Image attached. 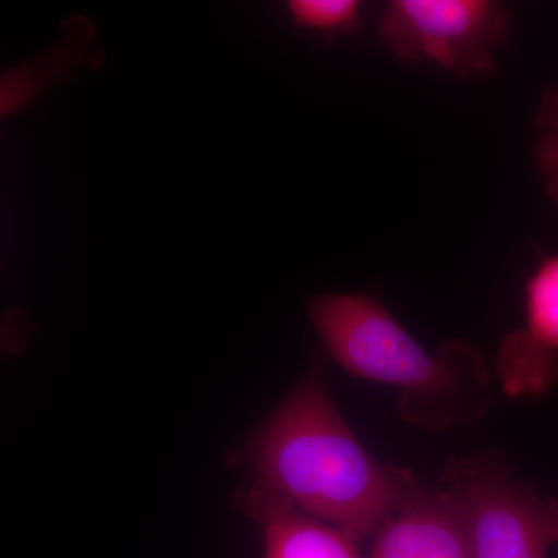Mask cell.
<instances>
[{
	"label": "cell",
	"mask_w": 558,
	"mask_h": 558,
	"mask_svg": "<svg viewBox=\"0 0 558 558\" xmlns=\"http://www.w3.org/2000/svg\"><path fill=\"white\" fill-rule=\"evenodd\" d=\"M252 454L259 486L355 542L379 531L422 487L362 446L317 377L275 410Z\"/></svg>",
	"instance_id": "6da1fadb"
},
{
	"label": "cell",
	"mask_w": 558,
	"mask_h": 558,
	"mask_svg": "<svg viewBox=\"0 0 558 558\" xmlns=\"http://www.w3.org/2000/svg\"><path fill=\"white\" fill-rule=\"evenodd\" d=\"M307 310L341 368L399 389V413L410 424L442 432L486 413L490 376L472 343L453 340L429 352L379 300L363 293L317 295Z\"/></svg>",
	"instance_id": "7a4b0ae2"
},
{
	"label": "cell",
	"mask_w": 558,
	"mask_h": 558,
	"mask_svg": "<svg viewBox=\"0 0 558 558\" xmlns=\"http://www.w3.org/2000/svg\"><path fill=\"white\" fill-rule=\"evenodd\" d=\"M444 483L468 523L473 558H548L558 543V501L513 478L499 454L451 459Z\"/></svg>",
	"instance_id": "3957f363"
},
{
	"label": "cell",
	"mask_w": 558,
	"mask_h": 558,
	"mask_svg": "<svg viewBox=\"0 0 558 558\" xmlns=\"http://www.w3.org/2000/svg\"><path fill=\"white\" fill-rule=\"evenodd\" d=\"M512 14L492 0H392L381 16V43L399 60L429 62L461 78H488L508 40Z\"/></svg>",
	"instance_id": "277c9868"
},
{
	"label": "cell",
	"mask_w": 558,
	"mask_h": 558,
	"mask_svg": "<svg viewBox=\"0 0 558 558\" xmlns=\"http://www.w3.org/2000/svg\"><path fill=\"white\" fill-rule=\"evenodd\" d=\"M524 315L526 326L499 347L498 377L510 398L545 395L558 380V252L527 278Z\"/></svg>",
	"instance_id": "5b68a950"
},
{
	"label": "cell",
	"mask_w": 558,
	"mask_h": 558,
	"mask_svg": "<svg viewBox=\"0 0 558 558\" xmlns=\"http://www.w3.org/2000/svg\"><path fill=\"white\" fill-rule=\"evenodd\" d=\"M366 558H473L468 523L449 492L421 487L381 524Z\"/></svg>",
	"instance_id": "8992f818"
},
{
	"label": "cell",
	"mask_w": 558,
	"mask_h": 558,
	"mask_svg": "<svg viewBox=\"0 0 558 558\" xmlns=\"http://www.w3.org/2000/svg\"><path fill=\"white\" fill-rule=\"evenodd\" d=\"M97 33L86 20H70L57 44L16 68L0 72V120L21 112L40 95L97 65Z\"/></svg>",
	"instance_id": "52a82bcc"
},
{
	"label": "cell",
	"mask_w": 558,
	"mask_h": 558,
	"mask_svg": "<svg viewBox=\"0 0 558 558\" xmlns=\"http://www.w3.org/2000/svg\"><path fill=\"white\" fill-rule=\"evenodd\" d=\"M245 506L263 524L266 558H363L355 539L312 519L259 484L250 488Z\"/></svg>",
	"instance_id": "ba28073f"
},
{
	"label": "cell",
	"mask_w": 558,
	"mask_h": 558,
	"mask_svg": "<svg viewBox=\"0 0 558 558\" xmlns=\"http://www.w3.org/2000/svg\"><path fill=\"white\" fill-rule=\"evenodd\" d=\"M286 10L296 28L328 39L354 35L362 25L359 0H290Z\"/></svg>",
	"instance_id": "9c48e42d"
},
{
	"label": "cell",
	"mask_w": 558,
	"mask_h": 558,
	"mask_svg": "<svg viewBox=\"0 0 558 558\" xmlns=\"http://www.w3.org/2000/svg\"><path fill=\"white\" fill-rule=\"evenodd\" d=\"M539 132L534 157L546 194L558 208V86H549L543 94L535 120Z\"/></svg>",
	"instance_id": "30bf717a"
},
{
	"label": "cell",
	"mask_w": 558,
	"mask_h": 558,
	"mask_svg": "<svg viewBox=\"0 0 558 558\" xmlns=\"http://www.w3.org/2000/svg\"><path fill=\"white\" fill-rule=\"evenodd\" d=\"M25 343L24 318L10 315L0 322V351L3 354H16Z\"/></svg>",
	"instance_id": "8fae6325"
}]
</instances>
